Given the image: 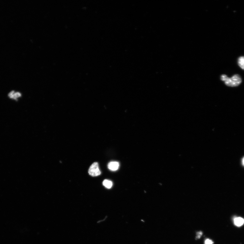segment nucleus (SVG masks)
<instances>
[{"instance_id":"obj_6","label":"nucleus","mask_w":244,"mask_h":244,"mask_svg":"<svg viewBox=\"0 0 244 244\" xmlns=\"http://www.w3.org/2000/svg\"><path fill=\"white\" fill-rule=\"evenodd\" d=\"M103 185L108 189H110L112 186L113 183L112 181L108 180H105L103 182Z\"/></svg>"},{"instance_id":"obj_3","label":"nucleus","mask_w":244,"mask_h":244,"mask_svg":"<svg viewBox=\"0 0 244 244\" xmlns=\"http://www.w3.org/2000/svg\"><path fill=\"white\" fill-rule=\"evenodd\" d=\"M22 96L21 93L19 92H15L14 91H12L10 92L8 94V97L11 99L17 100L18 99L21 97Z\"/></svg>"},{"instance_id":"obj_10","label":"nucleus","mask_w":244,"mask_h":244,"mask_svg":"<svg viewBox=\"0 0 244 244\" xmlns=\"http://www.w3.org/2000/svg\"><path fill=\"white\" fill-rule=\"evenodd\" d=\"M242 164H243V165L244 166V157L243 158V159H242Z\"/></svg>"},{"instance_id":"obj_1","label":"nucleus","mask_w":244,"mask_h":244,"mask_svg":"<svg viewBox=\"0 0 244 244\" xmlns=\"http://www.w3.org/2000/svg\"><path fill=\"white\" fill-rule=\"evenodd\" d=\"M221 80L225 82L227 86L235 87L238 86L242 82V78L238 75H234L231 78H229L226 75H223L221 77Z\"/></svg>"},{"instance_id":"obj_5","label":"nucleus","mask_w":244,"mask_h":244,"mask_svg":"<svg viewBox=\"0 0 244 244\" xmlns=\"http://www.w3.org/2000/svg\"><path fill=\"white\" fill-rule=\"evenodd\" d=\"M234 223L235 225L237 226H241L244 223V219L240 217L236 218L234 219Z\"/></svg>"},{"instance_id":"obj_4","label":"nucleus","mask_w":244,"mask_h":244,"mask_svg":"<svg viewBox=\"0 0 244 244\" xmlns=\"http://www.w3.org/2000/svg\"><path fill=\"white\" fill-rule=\"evenodd\" d=\"M119 167V164L116 161H112L108 163V167L110 170L115 171H116Z\"/></svg>"},{"instance_id":"obj_9","label":"nucleus","mask_w":244,"mask_h":244,"mask_svg":"<svg viewBox=\"0 0 244 244\" xmlns=\"http://www.w3.org/2000/svg\"><path fill=\"white\" fill-rule=\"evenodd\" d=\"M197 234L196 238L200 239L201 236H202L203 234V233L202 232L200 231L197 233Z\"/></svg>"},{"instance_id":"obj_2","label":"nucleus","mask_w":244,"mask_h":244,"mask_svg":"<svg viewBox=\"0 0 244 244\" xmlns=\"http://www.w3.org/2000/svg\"><path fill=\"white\" fill-rule=\"evenodd\" d=\"M88 173L92 176H97L100 175L101 173L97 163H94L91 165L89 169Z\"/></svg>"},{"instance_id":"obj_8","label":"nucleus","mask_w":244,"mask_h":244,"mask_svg":"<svg viewBox=\"0 0 244 244\" xmlns=\"http://www.w3.org/2000/svg\"><path fill=\"white\" fill-rule=\"evenodd\" d=\"M214 242L211 240L209 239H206L204 242V244H213Z\"/></svg>"},{"instance_id":"obj_7","label":"nucleus","mask_w":244,"mask_h":244,"mask_svg":"<svg viewBox=\"0 0 244 244\" xmlns=\"http://www.w3.org/2000/svg\"><path fill=\"white\" fill-rule=\"evenodd\" d=\"M238 64L239 67L244 70V57H240L238 60Z\"/></svg>"}]
</instances>
